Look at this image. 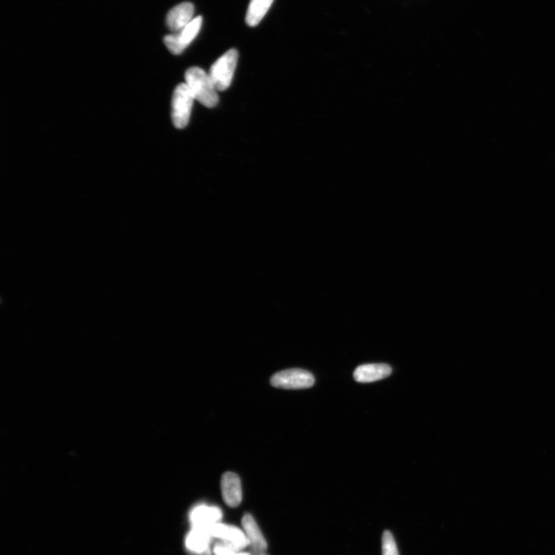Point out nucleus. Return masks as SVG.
<instances>
[{"label": "nucleus", "mask_w": 555, "mask_h": 555, "mask_svg": "<svg viewBox=\"0 0 555 555\" xmlns=\"http://www.w3.org/2000/svg\"><path fill=\"white\" fill-rule=\"evenodd\" d=\"M185 83L189 87L194 100L203 105L212 108L219 103L218 90L215 88L210 74L200 67H191L185 73Z\"/></svg>", "instance_id": "f257e3e1"}, {"label": "nucleus", "mask_w": 555, "mask_h": 555, "mask_svg": "<svg viewBox=\"0 0 555 555\" xmlns=\"http://www.w3.org/2000/svg\"><path fill=\"white\" fill-rule=\"evenodd\" d=\"M238 59V51L235 49H231L212 66L210 76L218 92H225L230 87Z\"/></svg>", "instance_id": "f03ea898"}, {"label": "nucleus", "mask_w": 555, "mask_h": 555, "mask_svg": "<svg viewBox=\"0 0 555 555\" xmlns=\"http://www.w3.org/2000/svg\"><path fill=\"white\" fill-rule=\"evenodd\" d=\"M194 99L186 83H180L175 89L172 99V121L178 129L185 128L189 123Z\"/></svg>", "instance_id": "7ed1b4c3"}, {"label": "nucleus", "mask_w": 555, "mask_h": 555, "mask_svg": "<svg viewBox=\"0 0 555 555\" xmlns=\"http://www.w3.org/2000/svg\"><path fill=\"white\" fill-rule=\"evenodd\" d=\"M271 385L286 390H298L309 388L314 385V375L302 369H289L278 372L270 380Z\"/></svg>", "instance_id": "20e7f679"}, {"label": "nucleus", "mask_w": 555, "mask_h": 555, "mask_svg": "<svg viewBox=\"0 0 555 555\" xmlns=\"http://www.w3.org/2000/svg\"><path fill=\"white\" fill-rule=\"evenodd\" d=\"M203 19L201 17H194L189 24H187L183 29L166 35L164 39V44L168 47L170 52L173 54L178 55L182 53L185 49L189 46L191 42L198 36Z\"/></svg>", "instance_id": "39448f33"}, {"label": "nucleus", "mask_w": 555, "mask_h": 555, "mask_svg": "<svg viewBox=\"0 0 555 555\" xmlns=\"http://www.w3.org/2000/svg\"><path fill=\"white\" fill-rule=\"evenodd\" d=\"M212 537L216 538L222 543L230 545L239 550H244L248 547V541L244 531L237 527L227 525L222 523L214 524L208 529Z\"/></svg>", "instance_id": "423d86ee"}, {"label": "nucleus", "mask_w": 555, "mask_h": 555, "mask_svg": "<svg viewBox=\"0 0 555 555\" xmlns=\"http://www.w3.org/2000/svg\"><path fill=\"white\" fill-rule=\"evenodd\" d=\"M222 516V511L218 506L198 504L190 511L189 520L191 527L208 530L220 523Z\"/></svg>", "instance_id": "0eeeda50"}, {"label": "nucleus", "mask_w": 555, "mask_h": 555, "mask_svg": "<svg viewBox=\"0 0 555 555\" xmlns=\"http://www.w3.org/2000/svg\"><path fill=\"white\" fill-rule=\"evenodd\" d=\"M213 539L208 530L191 527L185 538L186 549L194 555H214Z\"/></svg>", "instance_id": "6e6552de"}, {"label": "nucleus", "mask_w": 555, "mask_h": 555, "mask_svg": "<svg viewBox=\"0 0 555 555\" xmlns=\"http://www.w3.org/2000/svg\"><path fill=\"white\" fill-rule=\"evenodd\" d=\"M241 525L248 541L249 552L253 555L266 552L268 548L267 541L254 518L249 513H246L242 518Z\"/></svg>", "instance_id": "1a4fd4ad"}, {"label": "nucleus", "mask_w": 555, "mask_h": 555, "mask_svg": "<svg viewBox=\"0 0 555 555\" xmlns=\"http://www.w3.org/2000/svg\"><path fill=\"white\" fill-rule=\"evenodd\" d=\"M221 488L222 497L228 506L236 508L241 504L242 501L241 483L237 475L232 472H227L224 474L221 477Z\"/></svg>", "instance_id": "9d476101"}, {"label": "nucleus", "mask_w": 555, "mask_h": 555, "mask_svg": "<svg viewBox=\"0 0 555 555\" xmlns=\"http://www.w3.org/2000/svg\"><path fill=\"white\" fill-rule=\"evenodd\" d=\"M194 14V6L191 3H180L173 7L166 15V26L173 33L178 32L191 22Z\"/></svg>", "instance_id": "9b49d317"}, {"label": "nucleus", "mask_w": 555, "mask_h": 555, "mask_svg": "<svg viewBox=\"0 0 555 555\" xmlns=\"http://www.w3.org/2000/svg\"><path fill=\"white\" fill-rule=\"evenodd\" d=\"M391 373V367L386 364H365L357 368L353 377L359 383H372L388 377Z\"/></svg>", "instance_id": "f8f14e48"}, {"label": "nucleus", "mask_w": 555, "mask_h": 555, "mask_svg": "<svg viewBox=\"0 0 555 555\" xmlns=\"http://www.w3.org/2000/svg\"><path fill=\"white\" fill-rule=\"evenodd\" d=\"M274 0H250L246 13V24L249 26H256L266 15Z\"/></svg>", "instance_id": "ddd939ff"}, {"label": "nucleus", "mask_w": 555, "mask_h": 555, "mask_svg": "<svg viewBox=\"0 0 555 555\" xmlns=\"http://www.w3.org/2000/svg\"><path fill=\"white\" fill-rule=\"evenodd\" d=\"M382 554L383 555H400L397 543L390 531H385L382 537Z\"/></svg>", "instance_id": "4468645a"}, {"label": "nucleus", "mask_w": 555, "mask_h": 555, "mask_svg": "<svg viewBox=\"0 0 555 555\" xmlns=\"http://www.w3.org/2000/svg\"><path fill=\"white\" fill-rule=\"evenodd\" d=\"M212 550L214 555H253L219 540L213 545Z\"/></svg>", "instance_id": "2eb2a0df"}, {"label": "nucleus", "mask_w": 555, "mask_h": 555, "mask_svg": "<svg viewBox=\"0 0 555 555\" xmlns=\"http://www.w3.org/2000/svg\"><path fill=\"white\" fill-rule=\"evenodd\" d=\"M258 555H268V554L266 552H264V553L259 554Z\"/></svg>", "instance_id": "dca6fc26"}]
</instances>
